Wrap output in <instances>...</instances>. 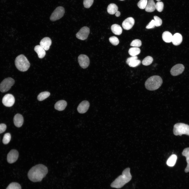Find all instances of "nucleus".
I'll return each instance as SVG.
<instances>
[{
  "mask_svg": "<svg viewBox=\"0 0 189 189\" xmlns=\"http://www.w3.org/2000/svg\"><path fill=\"white\" fill-rule=\"evenodd\" d=\"M47 167L42 164H38L32 167L29 171L28 176L34 182L41 181L48 173Z\"/></svg>",
  "mask_w": 189,
  "mask_h": 189,
  "instance_id": "obj_1",
  "label": "nucleus"
},
{
  "mask_svg": "<svg viewBox=\"0 0 189 189\" xmlns=\"http://www.w3.org/2000/svg\"><path fill=\"white\" fill-rule=\"evenodd\" d=\"M162 83V80L160 76L154 75L149 77L147 80L145 85L147 90L154 91L159 88L161 85Z\"/></svg>",
  "mask_w": 189,
  "mask_h": 189,
  "instance_id": "obj_2",
  "label": "nucleus"
},
{
  "mask_svg": "<svg viewBox=\"0 0 189 189\" xmlns=\"http://www.w3.org/2000/svg\"><path fill=\"white\" fill-rule=\"evenodd\" d=\"M15 66L19 71L24 72L27 71L30 66V63L26 57L23 55L18 56L15 61Z\"/></svg>",
  "mask_w": 189,
  "mask_h": 189,
  "instance_id": "obj_3",
  "label": "nucleus"
},
{
  "mask_svg": "<svg viewBox=\"0 0 189 189\" xmlns=\"http://www.w3.org/2000/svg\"><path fill=\"white\" fill-rule=\"evenodd\" d=\"M173 132L176 136L185 134L189 136V125L183 123H176L174 126Z\"/></svg>",
  "mask_w": 189,
  "mask_h": 189,
  "instance_id": "obj_4",
  "label": "nucleus"
},
{
  "mask_svg": "<svg viewBox=\"0 0 189 189\" xmlns=\"http://www.w3.org/2000/svg\"><path fill=\"white\" fill-rule=\"evenodd\" d=\"M15 83L14 80L11 77L4 79L0 84V91L5 92L9 90Z\"/></svg>",
  "mask_w": 189,
  "mask_h": 189,
  "instance_id": "obj_5",
  "label": "nucleus"
},
{
  "mask_svg": "<svg viewBox=\"0 0 189 189\" xmlns=\"http://www.w3.org/2000/svg\"><path fill=\"white\" fill-rule=\"evenodd\" d=\"M65 12V9L63 7L61 6L58 7L52 13L50 17V19L52 21L57 20L63 16Z\"/></svg>",
  "mask_w": 189,
  "mask_h": 189,
  "instance_id": "obj_6",
  "label": "nucleus"
},
{
  "mask_svg": "<svg viewBox=\"0 0 189 189\" xmlns=\"http://www.w3.org/2000/svg\"><path fill=\"white\" fill-rule=\"evenodd\" d=\"M128 182L126 178L122 175L118 177L112 183L111 186L113 188H120L123 186Z\"/></svg>",
  "mask_w": 189,
  "mask_h": 189,
  "instance_id": "obj_7",
  "label": "nucleus"
},
{
  "mask_svg": "<svg viewBox=\"0 0 189 189\" xmlns=\"http://www.w3.org/2000/svg\"><path fill=\"white\" fill-rule=\"evenodd\" d=\"M90 32L89 28L87 27H82L76 34V37L82 40L86 39Z\"/></svg>",
  "mask_w": 189,
  "mask_h": 189,
  "instance_id": "obj_8",
  "label": "nucleus"
},
{
  "mask_svg": "<svg viewBox=\"0 0 189 189\" xmlns=\"http://www.w3.org/2000/svg\"><path fill=\"white\" fill-rule=\"evenodd\" d=\"M15 101V98L12 94H6L3 97L2 103L3 104L7 107H10L14 104Z\"/></svg>",
  "mask_w": 189,
  "mask_h": 189,
  "instance_id": "obj_9",
  "label": "nucleus"
},
{
  "mask_svg": "<svg viewBox=\"0 0 189 189\" xmlns=\"http://www.w3.org/2000/svg\"><path fill=\"white\" fill-rule=\"evenodd\" d=\"M78 60L80 66L82 68H87L90 64V60L88 57L84 54H81L79 56Z\"/></svg>",
  "mask_w": 189,
  "mask_h": 189,
  "instance_id": "obj_10",
  "label": "nucleus"
},
{
  "mask_svg": "<svg viewBox=\"0 0 189 189\" xmlns=\"http://www.w3.org/2000/svg\"><path fill=\"white\" fill-rule=\"evenodd\" d=\"M18 156L19 153L18 151L15 149H12L7 154V162L10 164L14 163L17 160Z\"/></svg>",
  "mask_w": 189,
  "mask_h": 189,
  "instance_id": "obj_11",
  "label": "nucleus"
},
{
  "mask_svg": "<svg viewBox=\"0 0 189 189\" xmlns=\"http://www.w3.org/2000/svg\"><path fill=\"white\" fill-rule=\"evenodd\" d=\"M184 69V66L182 64H178L172 68L170 70V73L173 76H177L181 74Z\"/></svg>",
  "mask_w": 189,
  "mask_h": 189,
  "instance_id": "obj_12",
  "label": "nucleus"
},
{
  "mask_svg": "<svg viewBox=\"0 0 189 189\" xmlns=\"http://www.w3.org/2000/svg\"><path fill=\"white\" fill-rule=\"evenodd\" d=\"M134 23V19L132 17H129L123 22L122 25L123 28L124 29L129 30L133 27Z\"/></svg>",
  "mask_w": 189,
  "mask_h": 189,
  "instance_id": "obj_13",
  "label": "nucleus"
},
{
  "mask_svg": "<svg viewBox=\"0 0 189 189\" xmlns=\"http://www.w3.org/2000/svg\"><path fill=\"white\" fill-rule=\"evenodd\" d=\"M89 106L90 103L88 101H83L78 105L77 108V110L80 113H84L87 111Z\"/></svg>",
  "mask_w": 189,
  "mask_h": 189,
  "instance_id": "obj_14",
  "label": "nucleus"
},
{
  "mask_svg": "<svg viewBox=\"0 0 189 189\" xmlns=\"http://www.w3.org/2000/svg\"><path fill=\"white\" fill-rule=\"evenodd\" d=\"M52 43L51 40L49 37L43 38L40 42V45L46 51L49 50Z\"/></svg>",
  "mask_w": 189,
  "mask_h": 189,
  "instance_id": "obj_15",
  "label": "nucleus"
},
{
  "mask_svg": "<svg viewBox=\"0 0 189 189\" xmlns=\"http://www.w3.org/2000/svg\"><path fill=\"white\" fill-rule=\"evenodd\" d=\"M13 122L15 126L17 127H20L23 123L24 119L23 116L20 114H16L14 117Z\"/></svg>",
  "mask_w": 189,
  "mask_h": 189,
  "instance_id": "obj_16",
  "label": "nucleus"
},
{
  "mask_svg": "<svg viewBox=\"0 0 189 189\" xmlns=\"http://www.w3.org/2000/svg\"><path fill=\"white\" fill-rule=\"evenodd\" d=\"M182 41V37L181 35L178 33L175 34L173 35L172 42L175 45H180Z\"/></svg>",
  "mask_w": 189,
  "mask_h": 189,
  "instance_id": "obj_17",
  "label": "nucleus"
},
{
  "mask_svg": "<svg viewBox=\"0 0 189 189\" xmlns=\"http://www.w3.org/2000/svg\"><path fill=\"white\" fill-rule=\"evenodd\" d=\"M67 105L66 102L64 100H61L57 102L55 104L54 107L55 109L59 111L64 110Z\"/></svg>",
  "mask_w": 189,
  "mask_h": 189,
  "instance_id": "obj_18",
  "label": "nucleus"
},
{
  "mask_svg": "<svg viewBox=\"0 0 189 189\" xmlns=\"http://www.w3.org/2000/svg\"><path fill=\"white\" fill-rule=\"evenodd\" d=\"M34 50L40 59L43 58L46 55L45 50L40 45L36 46L34 48Z\"/></svg>",
  "mask_w": 189,
  "mask_h": 189,
  "instance_id": "obj_19",
  "label": "nucleus"
},
{
  "mask_svg": "<svg viewBox=\"0 0 189 189\" xmlns=\"http://www.w3.org/2000/svg\"><path fill=\"white\" fill-rule=\"evenodd\" d=\"M156 9V4L153 0H149L145 8V10L148 12H152Z\"/></svg>",
  "mask_w": 189,
  "mask_h": 189,
  "instance_id": "obj_20",
  "label": "nucleus"
},
{
  "mask_svg": "<svg viewBox=\"0 0 189 189\" xmlns=\"http://www.w3.org/2000/svg\"><path fill=\"white\" fill-rule=\"evenodd\" d=\"M182 155L185 157L187 162V166L185 169V172L187 173L189 172V148H187L184 149L182 152Z\"/></svg>",
  "mask_w": 189,
  "mask_h": 189,
  "instance_id": "obj_21",
  "label": "nucleus"
},
{
  "mask_svg": "<svg viewBox=\"0 0 189 189\" xmlns=\"http://www.w3.org/2000/svg\"><path fill=\"white\" fill-rule=\"evenodd\" d=\"M111 29L112 32L116 35H119L122 33V28L120 25L117 24L112 25L111 26Z\"/></svg>",
  "mask_w": 189,
  "mask_h": 189,
  "instance_id": "obj_22",
  "label": "nucleus"
},
{
  "mask_svg": "<svg viewBox=\"0 0 189 189\" xmlns=\"http://www.w3.org/2000/svg\"><path fill=\"white\" fill-rule=\"evenodd\" d=\"M173 35L169 32H164L162 35L163 40L165 42L169 43L172 42Z\"/></svg>",
  "mask_w": 189,
  "mask_h": 189,
  "instance_id": "obj_23",
  "label": "nucleus"
},
{
  "mask_svg": "<svg viewBox=\"0 0 189 189\" xmlns=\"http://www.w3.org/2000/svg\"><path fill=\"white\" fill-rule=\"evenodd\" d=\"M118 8L117 6L114 3L109 4L107 7V11L108 13L113 14L118 11Z\"/></svg>",
  "mask_w": 189,
  "mask_h": 189,
  "instance_id": "obj_24",
  "label": "nucleus"
},
{
  "mask_svg": "<svg viewBox=\"0 0 189 189\" xmlns=\"http://www.w3.org/2000/svg\"><path fill=\"white\" fill-rule=\"evenodd\" d=\"M177 159V156L175 154L171 155L167 159L166 164L168 166L172 167L175 164Z\"/></svg>",
  "mask_w": 189,
  "mask_h": 189,
  "instance_id": "obj_25",
  "label": "nucleus"
},
{
  "mask_svg": "<svg viewBox=\"0 0 189 189\" xmlns=\"http://www.w3.org/2000/svg\"><path fill=\"white\" fill-rule=\"evenodd\" d=\"M140 52V49L137 47L131 48L128 51L129 54L132 56H136L139 54Z\"/></svg>",
  "mask_w": 189,
  "mask_h": 189,
  "instance_id": "obj_26",
  "label": "nucleus"
},
{
  "mask_svg": "<svg viewBox=\"0 0 189 189\" xmlns=\"http://www.w3.org/2000/svg\"><path fill=\"white\" fill-rule=\"evenodd\" d=\"M50 95V93L48 91L41 92L38 95V100L40 101H42L48 97Z\"/></svg>",
  "mask_w": 189,
  "mask_h": 189,
  "instance_id": "obj_27",
  "label": "nucleus"
},
{
  "mask_svg": "<svg viewBox=\"0 0 189 189\" xmlns=\"http://www.w3.org/2000/svg\"><path fill=\"white\" fill-rule=\"evenodd\" d=\"M122 175L126 178L128 182L132 178V176L130 173V169L129 168H127L124 169L122 172Z\"/></svg>",
  "mask_w": 189,
  "mask_h": 189,
  "instance_id": "obj_28",
  "label": "nucleus"
},
{
  "mask_svg": "<svg viewBox=\"0 0 189 189\" xmlns=\"http://www.w3.org/2000/svg\"><path fill=\"white\" fill-rule=\"evenodd\" d=\"M153 61V59L152 57L148 56L146 57L143 60L142 63L144 65L148 66L151 64Z\"/></svg>",
  "mask_w": 189,
  "mask_h": 189,
  "instance_id": "obj_29",
  "label": "nucleus"
},
{
  "mask_svg": "<svg viewBox=\"0 0 189 189\" xmlns=\"http://www.w3.org/2000/svg\"><path fill=\"white\" fill-rule=\"evenodd\" d=\"M6 189H21V187L19 184L14 182L9 184Z\"/></svg>",
  "mask_w": 189,
  "mask_h": 189,
  "instance_id": "obj_30",
  "label": "nucleus"
},
{
  "mask_svg": "<svg viewBox=\"0 0 189 189\" xmlns=\"http://www.w3.org/2000/svg\"><path fill=\"white\" fill-rule=\"evenodd\" d=\"M10 134L9 133L5 134L3 137L2 140L3 143L4 144H8L11 139Z\"/></svg>",
  "mask_w": 189,
  "mask_h": 189,
  "instance_id": "obj_31",
  "label": "nucleus"
},
{
  "mask_svg": "<svg viewBox=\"0 0 189 189\" xmlns=\"http://www.w3.org/2000/svg\"><path fill=\"white\" fill-rule=\"evenodd\" d=\"M148 2L147 0H140L137 4L138 7L140 9H145Z\"/></svg>",
  "mask_w": 189,
  "mask_h": 189,
  "instance_id": "obj_32",
  "label": "nucleus"
},
{
  "mask_svg": "<svg viewBox=\"0 0 189 189\" xmlns=\"http://www.w3.org/2000/svg\"><path fill=\"white\" fill-rule=\"evenodd\" d=\"M110 42L113 45H117L119 43V40L118 38L115 36H112L109 38Z\"/></svg>",
  "mask_w": 189,
  "mask_h": 189,
  "instance_id": "obj_33",
  "label": "nucleus"
},
{
  "mask_svg": "<svg viewBox=\"0 0 189 189\" xmlns=\"http://www.w3.org/2000/svg\"><path fill=\"white\" fill-rule=\"evenodd\" d=\"M164 7V3L162 2L158 1L156 4V9L159 12H161L163 9Z\"/></svg>",
  "mask_w": 189,
  "mask_h": 189,
  "instance_id": "obj_34",
  "label": "nucleus"
},
{
  "mask_svg": "<svg viewBox=\"0 0 189 189\" xmlns=\"http://www.w3.org/2000/svg\"><path fill=\"white\" fill-rule=\"evenodd\" d=\"M141 45V41L139 39H135L133 40L130 44V45L135 47H139Z\"/></svg>",
  "mask_w": 189,
  "mask_h": 189,
  "instance_id": "obj_35",
  "label": "nucleus"
},
{
  "mask_svg": "<svg viewBox=\"0 0 189 189\" xmlns=\"http://www.w3.org/2000/svg\"><path fill=\"white\" fill-rule=\"evenodd\" d=\"M154 18L155 26L159 27L161 26L162 23L161 19L156 16H154Z\"/></svg>",
  "mask_w": 189,
  "mask_h": 189,
  "instance_id": "obj_36",
  "label": "nucleus"
},
{
  "mask_svg": "<svg viewBox=\"0 0 189 189\" xmlns=\"http://www.w3.org/2000/svg\"><path fill=\"white\" fill-rule=\"evenodd\" d=\"M141 61L139 60H136L130 62L129 64L130 67H135L139 66L141 63Z\"/></svg>",
  "mask_w": 189,
  "mask_h": 189,
  "instance_id": "obj_37",
  "label": "nucleus"
},
{
  "mask_svg": "<svg viewBox=\"0 0 189 189\" xmlns=\"http://www.w3.org/2000/svg\"><path fill=\"white\" fill-rule=\"evenodd\" d=\"M94 0H84L83 4L84 7L86 8H89L92 4Z\"/></svg>",
  "mask_w": 189,
  "mask_h": 189,
  "instance_id": "obj_38",
  "label": "nucleus"
},
{
  "mask_svg": "<svg viewBox=\"0 0 189 189\" xmlns=\"http://www.w3.org/2000/svg\"><path fill=\"white\" fill-rule=\"evenodd\" d=\"M155 26L154 20L152 19L146 25V28L147 29L153 28Z\"/></svg>",
  "mask_w": 189,
  "mask_h": 189,
  "instance_id": "obj_39",
  "label": "nucleus"
},
{
  "mask_svg": "<svg viewBox=\"0 0 189 189\" xmlns=\"http://www.w3.org/2000/svg\"><path fill=\"white\" fill-rule=\"evenodd\" d=\"M138 57L136 56H132L131 57L128 58L126 61V63L128 65V64L132 61L138 59Z\"/></svg>",
  "mask_w": 189,
  "mask_h": 189,
  "instance_id": "obj_40",
  "label": "nucleus"
},
{
  "mask_svg": "<svg viewBox=\"0 0 189 189\" xmlns=\"http://www.w3.org/2000/svg\"><path fill=\"white\" fill-rule=\"evenodd\" d=\"M6 125L3 123L0 124V134L4 132L6 129Z\"/></svg>",
  "mask_w": 189,
  "mask_h": 189,
  "instance_id": "obj_41",
  "label": "nucleus"
},
{
  "mask_svg": "<svg viewBox=\"0 0 189 189\" xmlns=\"http://www.w3.org/2000/svg\"><path fill=\"white\" fill-rule=\"evenodd\" d=\"M120 12L119 11H118L116 13L115 15L117 17H118L120 16Z\"/></svg>",
  "mask_w": 189,
  "mask_h": 189,
  "instance_id": "obj_42",
  "label": "nucleus"
},
{
  "mask_svg": "<svg viewBox=\"0 0 189 189\" xmlns=\"http://www.w3.org/2000/svg\"><path fill=\"white\" fill-rule=\"evenodd\" d=\"M156 0V1H160L161 0Z\"/></svg>",
  "mask_w": 189,
  "mask_h": 189,
  "instance_id": "obj_43",
  "label": "nucleus"
},
{
  "mask_svg": "<svg viewBox=\"0 0 189 189\" xmlns=\"http://www.w3.org/2000/svg\"><path fill=\"white\" fill-rule=\"evenodd\" d=\"M120 0V1H123V0Z\"/></svg>",
  "mask_w": 189,
  "mask_h": 189,
  "instance_id": "obj_44",
  "label": "nucleus"
}]
</instances>
